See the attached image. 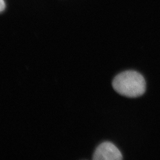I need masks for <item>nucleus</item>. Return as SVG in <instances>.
<instances>
[{"label": "nucleus", "instance_id": "f257e3e1", "mask_svg": "<svg viewBox=\"0 0 160 160\" xmlns=\"http://www.w3.org/2000/svg\"><path fill=\"white\" fill-rule=\"evenodd\" d=\"M114 90L128 97H138L146 90V82L143 76L137 71L128 70L117 75L112 82Z\"/></svg>", "mask_w": 160, "mask_h": 160}, {"label": "nucleus", "instance_id": "f03ea898", "mask_svg": "<svg viewBox=\"0 0 160 160\" xmlns=\"http://www.w3.org/2000/svg\"><path fill=\"white\" fill-rule=\"evenodd\" d=\"M123 157L120 150L110 142H104L99 145L93 154L95 160H120Z\"/></svg>", "mask_w": 160, "mask_h": 160}, {"label": "nucleus", "instance_id": "7ed1b4c3", "mask_svg": "<svg viewBox=\"0 0 160 160\" xmlns=\"http://www.w3.org/2000/svg\"><path fill=\"white\" fill-rule=\"evenodd\" d=\"M6 8V3L4 0H0V12H3Z\"/></svg>", "mask_w": 160, "mask_h": 160}]
</instances>
